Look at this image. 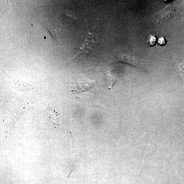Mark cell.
<instances>
[{
    "mask_svg": "<svg viewBox=\"0 0 184 184\" xmlns=\"http://www.w3.org/2000/svg\"><path fill=\"white\" fill-rule=\"evenodd\" d=\"M179 69L181 75L184 81V66L182 64H180L179 65Z\"/></svg>",
    "mask_w": 184,
    "mask_h": 184,
    "instance_id": "4",
    "label": "cell"
},
{
    "mask_svg": "<svg viewBox=\"0 0 184 184\" xmlns=\"http://www.w3.org/2000/svg\"><path fill=\"white\" fill-rule=\"evenodd\" d=\"M94 81L90 80L85 77L79 79L78 85V89L79 92H86L92 88Z\"/></svg>",
    "mask_w": 184,
    "mask_h": 184,
    "instance_id": "2",
    "label": "cell"
},
{
    "mask_svg": "<svg viewBox=\"0 0 184 184\" xmlns=\"http://www.w3.org/2000/svg\"><path fill=\"white\" fill-rule=\"evenodd\" d=\"M172 13L169 12H164L161 16V18L164 20H169L172 17Z\"/></svg>",
    "mask_w": 184,
    "mask_h": 184,
    "instance_id": "3",
    "label": "cell"
},
{
    "mask_svg": "<svg viewBox=\"0 0 184 184\" xmlns=\"http://www.w3.org/2000/svg\"><path fill=\"white\" fill-rule=\"evenodd\" d=\"M117 61L122 62L145 69L143 64L136 58L130 55L121 54L118 56Z\"/></svg>",
    "mask_w": 184,
    "mask_h": 184,
    "instance_id": "1",
    "label": "cell"
},
{
    "mask_svg": "<svg viewBox=\"0 0 184 184\" xmlns=\"http://www.w3.org/2000/svg\"><path fill=\"white\" fill-rule=\"evenodd\" d=\"M156 38L153 36H151L149 40V43L150 45H153L156 43Z\"/></svg>",
    "mask_w": 184,
    "mask_h": 184,
    "instance_id": "5",
    "label": "cell"
},
{
    "mask_svg": "<svg viewBox=\"0 0 184 184\" xmlns=\"http://www.w3.org/2000/svg\"><path fill=\"white\" fill-rule=\"evenodd\" d=\"M158 43L161 45H164L165 44V40L163 37H161L159 39Z\"/></svg>",
    "mask_w": 184,
    "mask_h": 184,
    "instance_id": "6",
    "label": "cell"
}]
</instances>
